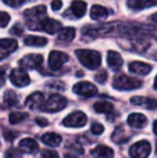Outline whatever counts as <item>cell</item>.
<instances>
[{"label": "cell", "instance_id": "obj_1", "mask_svg": "<svg viewBox=\"0 0 157 158\" xmlns=\"http://www.w3.org/2000/svg\"><path fill=\"white\" fill-rule=\"evenodd\" d=\"M24 17L26 19V25L31 30H40L42 22L48 19L45 6H37L30 8L24 12Z\"/></svg>", "mask_w": 157, "mask_h": 158}, {"label": "cell", "instance_id": "obj_22", "mask_svg": "<svg viewBox=\"0 0 157 158\" xmlns=\"http://www.w3.org/2000/svg\"><path fill=\"white\" fill-rule=\"evenodd\" d=\"M130 135L128 133V131L125 129V127L119 126L118 128H115L113 135H112V140L115 142L116 144L125 143L129 140Z\"/></svg>", "mask_w": 157, "mask_h": 158}, {"label": "cell", "instance_id": "obj_34", "mask_svg": "<svg viewBox=\"0 0 157 158\" xmlns=\"http://www.w3.org/2000/svg\"><path fill=\"white\" fill-rule=\"evenodd\" d=\"M103 131H105V127L101 125V124H99V123L93 124V126H92V132L94 133V135H101V133H102Z\"/></svg>", "mask_w": 157, "mask_h": 158}, {"label": "cell", "instance_id": "obj_25", "mask_svg": "<svg viewBox=\"0 0 157 158\" xmlns=\"http://www.w3.org/2000/svg\"><path fill=\"white\" fill-rule=\"evenodd\" d=\"M25 45L28 46H37V48H41L48 44V39L43 37H38V35H28L24 40Z\"/></svg>", "mask_w": 157, "mask_h": 158}, {"label": "cell", "instance_id": "obj_38", "mask_svg": "<svg viewBox=\"0 0 157 158\" xmlns=\"http://www.w3.org/2000/svg\"><path fill=\"white\" fill-rule=\"evenodd\" d=\"M3 135H4V138H6V141H10L11 142V141H13V140H14L15 137H16V133L13 132L12 130H6V129H4Z\"/></svg>", "mask_w": 157, "mask_h": 158}, {"label": "cell", "instance_id": "obj_7", "mask_svg": "<svg viewBox=\"0 0 157 158\" xmlns=\"http://www.w3.org/2000/svg\"><path fill=\"white\" fill-rule=\"evenodd\" d=\"M150 153H151V144L145 140L134 143L129 150V155L131 158H147Z\"/></svg>", "mask_w": 157, "mask_h": 158}, {"label": "cell", "instance_id": "obj_28", "mask_svg": "<svg viewBox=\"0 0 157 158\" xmlns=\"http://www.w3.org/2000/svg\"><path fill=\"white\" fill-rule=\"evenodd\" d=\"M19 103V97L13 90H6L3 95V104L6 106H14Z\"/></svg>", "mask_w": 157, "mask_h": 158}, {"label": "cell", "instance_id": "obj_30", "mask_svg": "<svg viewBox=\"0 0 157 158\" xmlns=\"http://www.w3.org/2000/svg\"><path fill=\"white\" fill-rule=\"evenodd\" d=\"M6 4L12 6V8H19L23 4L29 3V2H32L34 0H2Z\"/></svg>", "mask_w": 157, "mask_h": 158}, {"label": "cell", "instance_id": "obj_44", "mask_svg": "<svg viewBox=\"0 0 157 158\" xmlns=\"http://www.w3.org/2000/svg\"><path fill=\"white\" fill-rule=\"evenodd\" d=\"M64 157L65 158H78V156H74V155H72V154H65Z\"/></svg>", "mask_w": 157, "mask_h": 158}, {"label": "cell", "instance_id": "obj_32", "mask_svg": "<svg viewBox=\"0 0 157 158\" xmlns=\"http://www.w3.org/2000/svg\"><path fill=\"white\" fill-rule=\"evenodd\" d=\"M107 79H108V73H107V71H105V70L100 71V72H98L96 75H95L96 82H98V83H100V84L105 83Z\"/></svg>", "mask_w": 157, "mask_h": 158}, {"label": "cell", "instance_id": "obj_9", "mask_svg": "<svg viewBox=\"0 0 157 158\" xmlns=\"http://www.w3.org/2000/svg\"><path fill=\"white\" fill-rule=\"evenodd\" d=\"M68 60H69V56L59 51H52L48 55V66L54 71L59 70Z\"/></svg>", "mask_w": 157, "mask_h": 158}, {"label": "cell", "instance_id": "obj_31", "mask_svg": "<svg viewBox=\"0 0 157 158\" xmlns=\"http://www.w3.org/2000/svg\"><path fill=\"white\" fill-rule=\"evenodd\" d=\"M46 87L51 88V89H56V90H65L66 86L63 82L60 81H51L46 83Z\"/></svg>", "mask_w": 157, "mask_h": 158}, {"label": "cell", "instance_id": "obj_21", "mask_svg": "<svg viewBox=\"0 0 157 158\" xmlns=\"http://www.w3.org/2000/svg\"><path fill=\"white\" fill-rule=\"evenodd\" d=\"M86 9H87V6L82 0H73L71 3V6H70V11H71V13L74 15L76 19L83 17L86 13Z\"/></svg>", "mask_w": 157, "mask_h": 158}, {"label": "cell", "instance_id": "obj_10", "mask_svg": "<svg viewBox=\"0 0 157 158\" xmlns=\"http://www.w3.org/2000/svg\"><path fill=\"white\" fill-rule=\"evenodd\" d=\"M72 89H73L74 94L87 98L94 97L97 94V92H98L96 86L90 83V82H79V83H76L73 86Z\"/></svg>", "mask_w": 157, "mask_h": 158}, {"label": "cell", "instance_id": "obj_14", "mask_svg": "<svg viewBox=\"0 0 157 158\" xmlns=\"http://www.w3.org/2000/svg\"><path fill=\"white\" fill-rule=\"evenodd\" d=\"M43 104H44V96L40 92H36L34 94H31L25 101V106L27 108L31 109V110L41 109L43 106Z\"/></svg>", "mask_w": 157, "mask_h": 158}, {"label": "cell", "instance_id": "obj_17", "mask_svg": "<svg viewBox=\"0 0 157 158\" xmlns=\"http://www.w3.org/2000/svg\"><path fill=\"white\" fill-rule=\"evenodd\" d=\"M127 123L128 125L132 128H143V127L147 126V116H144L141 113H132L128 116L127 118Z\"/></svg>", "mask_w": 157, "mask_h": 158}, {"label": "cell", "instance_id": "obj_3", "mask_svg": "<svg viewBox=\"0 0 157 158\" xmlns=\"http://www.w3.org/2000/svg\"><path fill=\"white\" fill-rule=\"evenodd\" d=\"M142 86V81L136 77H128L125 74H118L114 77L113 87L118 90H132Z\"/></svg>", "mask_w": 157, "mask_h": 158}, {"label": "cell", "instance_id": "obj_36", "mask_svg": "<svg viewBox=\"0 0 157 158\" xmlns=\"http://www.w3.org/2000/svg\"><path fill=\"white\" fill-rule=\"evenodd\" d=\"M42 157L43 158H59L57 152L53 150H43L42 151Z\"/></svg>", "mask_w": 157, "mask_h": 158}, {"label": "cell", "instance_id": "obj_12", "mask_svg": "<svg viewBox=\"0 0 157 158\" xmlns=\"http://www.w3.org/2000/svg\"><path fill=\"white\" fill-rule=\"evenodd\" d=\"M61 29H63L61 24L56 19H50V17L44 19L41 24V27H40V30H43L44 32L48 33V35H55L57 32L59 33Z\"/></svg>", "mask_w": 157, "mask_h": 158}, {"label": "cell", "instance_id": "obj_16", "mask_svg": "<svg viewBox=\"0 0 157 158\" xmlns=\"http://www.w3.org/2000/svg\"><path fill=\"white\" fill-rule=\"evenodd\" d=\"M107 63L112 70L118 71L123 66V58H122L121 54H118L115 51H109L107 56Z\"/></svg>", "mask_w": 157, "mask_h": 158}, {"label": "cell", "instance_id": "obj_19", "mask_svg": "<svg viewBox=\"0 0 157 158\" xmlns=\"http://www.w3.org/2000/svg\"><path fill=\"white\" fill-rule=\"evenodd\" d=\"M19 148L24 153L32 154V153H36L38 151L39 146L38 143L36 142V140L31 139V138H26V139L21 140V142L19 143Z\"/></svg>", "mask_w": 157, "mask_h": 158}, {"label": "cell", "instance_id": "obj_41", "mask_svg": "<svg viewBox=\"0 0 157 158\" xmlns=\"http://www.w3.org/2000/svg\"><path fill=\"white\" fill-rule=\"evenodd\" d=\"M4 75H6V69H4V67H2L1 68V85H3L4 84V81H6V80H4Z\"/></svg>", "mask_w": 157, "mask_h": 158}, {"label": "cell", "instance_id": "obj_23", "mask_svg": "<svg viewBox=\"0 0 157 158\" xmlns=\"http://www.w3.org/2000/svg\"><path fill=\"white\" fill-rule=\"evenodd\" d=\"M108 10L102 6L94 4L90 9V17L95 21H102L108 17Z\"/></svg>", "mask_w": 157, "mask_h": 158}, {"label": "cell", "instance_id": "obj_29", "mask_svg": "<svg viewBox=\"0 0 157 158\" xmlns=\"http://www.w3.org/2000/svg\"><path fill=\"white\" fill-rule=\"evenodd\" d=\"M27 117V114L23 112H12L9 115V122H10L12 125H15V124H19L21 122H23L24 119Z\"/></svg>", "mask_w": 157, "mask_h": 158}, {"label": "cell", "instance_id": "obj_8", "mask_svg": "<svg viewBox=\"0 0 157 158\" xmlns=\"http://www.w3.org/2000/svg\"><path fill=\"white\" fill-rule=\"evenodd\" d=\"M43 63V56L40 54H28L19 61V64L24 70L38 69Z\"/></svg>", "mask_w": 157, "mask_h": 158}, {"label": "cell", "instance_id": "obj_11", "mask_svg": "<svg viewBox=\"0 0 157 158\" xmlns=\"http://www.w3.org/2000/svg\"><path fill=\"white\" fill-rule=\"evenodd\" d=\"M16 40L14 39H1L0 40V59H4L9 54L17 50Z\"/></svg>", "mask_w": 157, "mask_h": 158}, {"label": "cell", "instance_id": "obj_35", "mask_svg": "<svg viewBox=\"0 0 157 158\" xmlns=\"http://www.w3.org/2000/svg\"><path fill=\"white\" fill-rule=\"evenodd\" d=\"M22 155L19 151L15 150V148H10L6 152V158H21Z\"/></svg>", "mask_w": 157, "mask_h": 158}, {"label": "cell", "instance_id": "obj_24", "mask_svg": "<svg viewBox=\"0 0 157 158\" xmlns=\"http://www.w3.org/2000/svg\"><path fill=\"white\" fill-rule=\"evenodd\" d=\"M61 137L59 135L55 132H48V133H45V135H42L41 138V141L43 142L44 144L48 146H52V148H56L58 146L59 144L61 143Z\"/></svg>", "mask_w": 157, "mask_h": 158}, {"label": "cell", "instance_id": "obj_37", "mask_svg": "<svg viewBox=\"0 0 157 158\" xmlns=\"http://www.w3.org/2000/svg\"><path fill=\"white\" fill-rule=\"evenodd\" d=\"M23 31H24V29L21 26V24L16 23L12 28H11L10 33H12V35H21L22 33H23Z\"/></svg>", "mask_w": 157, "mask_h": 158}, {"label": "cell", "instance_id": "obj_27", "mask_svg": "<svg viewBox=\"0 0 157 158\" xmlns=\"http://www.w3.org/2000/svg\"><path fill=\"white\" fill-rule=\"evenodd\" d=\"M94 109L97 113H103V114L110 115L111 113H113L114 106L112 103L108 101H98L94 104Z\"/></svg>", "mask_w": 157, "mask_h": 158}, {"label": "cell", "instance_id": "obj_45", "mask_svg": "<svg viewBox=\"0 0 157 158\" xmlns=\"http://www.w3.org/2000/svg\"><path fill=\"white\" fill-rule=\"evenodd\" d=\"M154 88L157 89V75H156V77H155V81H154Z\"/></svg>", "mask_w": 157, "mask_h": 158}, {"label": "cell", "instance_id": "obj_42", "mask_svg": "<svg viewBox=\"0 0 157 158\" xmlns=\"http://www.w3.org/2000/svg\"><path fill=\"white\" fill-rule=\"evenodd\" d=\"M150 19H151L152 22H154V23H156V24H157V12H156V13H154L153 15H151Z\"/></svg>", "mask_w": 157, "mask_h": 158}, {"label": "cell", "instance_id": "obj_46", "mask_svg": "<svg viewBox=\"0 0 157 158\" xmlns=\"http://www.w3.org/2000/svg\"><path fill=\"white\" fill-rule=\"evenodd\" d=\"M156 154H157V141H156Z\"/></svg>", "mask_w": 157, "mask_h": 158}, {"label": "cell", "instance_id": "obj_20", "mask_svg": "<svg viewBox=\"0 0 157 158\" xmlns=\"http://www.w3.org/2000/svg\"><path fill=\"white\" fill-rule=\"evenodd\" d=\"M90 154L96 158H112L114 151L107 145H98L90 151Z\"/></svg>", "mask_w": 157, "mask_h": 158}, {"label": "cell", "instance_id": "obj_40", "mask_svg": "<svg viewBox=\"0 0 157 158\" xmlns=\"http://www.w3.org/2000/svg\"><path fill=\"white\" fill-rule=\"evenodd\" d=\"M36 122L38 123L39 126H48V122L46 119H43V118H37Z\"/></svg>", "mask_w": 157, "mask_h": 158}, {"label": "cell", "instance_id": "obj_4", "mask_svg": "<svg viewBox=\"0 0 157 158\" xmlns=\"http://www.w3.org/2000/svg\"><path fill=\"white\" fill-rule=\"evenodd\" d=\"M67 106V99L64 96L55 94L52 95L45 102H44L43 106L41 108L42 111L44 112H58V111L63 110Z\"/></svg>", "mask_w": 157, "mask_h": 158}, {"label": "cell", "instance_id": "obj_33", "mask_svg": "<svg viewBox=\"0 0 157 158\" xmlns=\"http://www.w3.org/2000/svg\"><path fill=\"white\" fill-rule=\"evenodd\" d=\"M10 19H11L10 15H9L6 12H3V11H2V12L0 13V24H1L2 28H4L6 25H8Z\"/></svg>", "mask_w": 157, "mask_h": 158}, {"label": "cell", "instance_id": "obj_26", "mask_svg": "<svg viewBox=\"0 0 157 158\" xmlns=\"http://www.w3.org/2000/svg\"><path fill=\"white\" fill-rule=\"evenodd\" d=\"M76 29L73 27H65L58 33L57 39L61 42H71L76 38Z\"/></svg>", "mask_w": 157, "mask_h": 158}, {"label": "cell", "instance_id": "obj_2", "mask_svg": "<svg viewBox=\"0 0 157 158\" xmlns=\"http://www.w3.org/2000/svg\"><path fill=\"white\" fill-rule=\"evenodd\" d=\"M76 55L80 63L89 70H96L101 64V55L93 50H76Z\"/></svg>", "mask_w": 157, "mask_h": 158}, {"label": "cell", "instance_id": "obj_18", "mask_svg": "<svg viewBox=\"0 0 157 158\" xmlns=\"http://www.w3.org/2000/svg\"><path fill=\"white\" fill-rule=\"evenodd\" d=\"M127 6L132 10L139 11L157 6V0H127Z\"/></svg>", "mask_w": 157, "mask_h": 158}, {"label": "cell", "instance_id": "obj_39", "mask_svg": "<svg viewBox=\"0 0 157 158\" xmlns=\"http://www.w3.org/2000/svg\"><path fill=\"white\" fill-rule=\"evenodd\" d=\"M51 6H52L53 11L60 10L61 6H63V1H61V0H53L52 3H51Z\"/></svg>", "mask_w": 157, "mask_h": 158}, {"label": "cell", "instance_id": "obj_13", "mask_svg": "<svg viewBox=\"0 0 157 158\" xmlns=\"http://www.w3.org/2000/svg\"><path fill=\"white\" fill-rule=\"evenodd\" d=\"M134 106H143V108H147L149 110H157V99H153V98H149V97H132L130 99Z\"/></svg>", "mask_w": 157, "mask_h": 158}, {"label": "cell", "instance_id": "obj_43", "mask_svg": "<svg viewBox=\"0 0 157 158\" xmlns=\"http://www.w3.org/2000/svg\"><path fill=\"white\" fill-rule=\"evenodd\" d=\"M153 130H154V133L157 135V121L154 122V125H153Z\"/></svg>", "mask_w": 157, "mask_h": 158}, {"label": "cell", "instance_id": "obj_6", "mask_svg": "<svg viewBox=\"0 0 157 158\" xmlns=\"http://www.w3.org/2000/svg\"><path fill=\"white\" fill-rule=\"evenodd\" d=\"M10 81L16 87H25V86L29 85L30 83V77L26 70L22 68L13 69L10 73Z\"/></svg>", "mask_w": 157, "mask_h": 158}, {"label": "cell", "instance_id": "obj_5", "mask_svg": "<svg viewBox=\"0 0 157 158\" xmlns=\"http://www.w3.org/2000/svg\"><path fill=\"white\" fill-rule=\"evenodd\" d=\"M87 123V116L82 111H76L71 114H69L67 117H65L63 121L64 126L72 127V128H80L86 125Z\"/></svg>", "mask_w": 157, "mask_h": 158}, {"label": "cell", "instance_id": "obj_15", "mask_svg": "<svg viewBox=\"0 0 157 158\" xmlns=\"http://www.w3.org/2000/svg\"><path fill=\"white\" fill-rule=\"evenodd\" d=\"M130 72L139 75H147L152 71V66L142 61H132L128 66Z\"/></svg>", "mask_w": 157, "mask_h": 158}]
</instances>
